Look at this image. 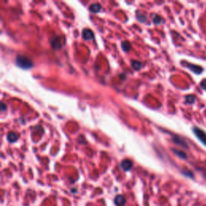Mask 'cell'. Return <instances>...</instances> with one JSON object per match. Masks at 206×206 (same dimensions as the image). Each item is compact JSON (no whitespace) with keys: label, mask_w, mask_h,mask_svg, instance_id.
Instances as JSON below:
<instances>
[{"label":"cell","mask_w":206,"mask_h":206,"mask_svg":"<svg viewBox=\"0 0 206 206\" xmlns=\"http://www.w3.org/2000/svg\"><path fill=\"white\" fill-rule=\"evenodd\" d=\"M152 21L155 24H160L161 23H163V18L159 15H155V16L153 17Z\"/></svg>","instance_id":"5bb4252c"},{"label":"cell","mask_w":206,"mask_h":206,"mask_svg":"<svg viewBox=\"0 0 206 206\" xmlns=\"http://www.w3.org/2000/svg\"><path fill=\"white\" fill-rule=\"evenodd\" d=\"M183 65L188 68L190 71H192L193 73H196V74H201L203 73V68L201 66H200V65H197V64H191V63H188V62H183Z\"/></svg>","instance_id":"3957f363"},{"label":"cell","mask_w":206,"mask_h":206,"mask_svg":"<svg viewBox=\"0 0 206 206\" xmlns=\"http://www.w3.org/2000/svg\"><path fill=\"white\" fill-rule=\"evenodd\" d=\"M133 167V163L130 160H124L121 163V168L122 170H124L125 172L130 171Z\"/></svg>","instance_id":"8992f818"},{"label":"cell","mask_w":206,"mask_h":206,"mask_svg":"<svg viewBox=\"0 0 206 206\" xmlns=\"http://www.w3.org/2000/svg\"><path fill=\"white\" fill-rule=\"evenodd\" d=\"M82 36L85 40H92L94 37V34H93V31L89 28H85L82 31Z\"/></svg>","instance_id":"52a82bcc"},{"label":"cell","mask_w":206,"mask_h":206,"mask_svg":"<svg viewBox=\"0 0 206 206\" xmlns=\"http://www.w3.org/2000/svg\"><path fill=\"white\" fill-rule=\"evenodd\" d=\"M131 43L129 42V41L125 40V41H123V42L122 43V49L124 52H128L129 50L131 49Z\"/></svg>","instance_id":"8fae6325"},{"label":"cell","mask_w":206,"mask_h":206,"mask_svg":"<svg viewBox=\"0 0 206 206\" xmlns=\"http://www.w3.org/2000/svg\"><path fill=\"white\" fill-rule=\"evenodd\" d=\"M89 11L93 13H98L101 10H102V7L99 3H92L89 7Z\"/></svg>","instance_id":"9c48e42d"},{"label":"cell","mask_w":206,"mask_h":206,"mask_svg":"<svg viewBox=\"0 0 206 206\" xmlns=\"http://www.w3.org/2000/svg\"><path fill=\"white\" fill-rule=\"evenodd\" d=\"M2 111H5L6 110H7V106L3 103V102H2L1 103V109H0Z\"/></svg>","instance_id":"e0dca14e"},{"label":"cell","mask_w":206,"mask_h":206,"mask_svg":"<svg viewBox=\"0 0 206 206\" xmlns=\"http://www.w3.org/2000/svg\"><path fill=\"white\" fill-rule=\"evenodd\" d=\"M16 63L17 66L20 67L21 69H28L33 66V63L28 57L25 56H17L16 59Z\"/></svg>","instance_id":"6da1fadb"},{"label":"cell","mask_w":206,"mask_h":206,"mask_svg":"<svg viewBox=\"0 0 206 206\" xmlns=\"http://www.w3.org/2000/svg\"><path fill=\"white\" fill-rule=\"evenodd\" d=\"M19 139L18 135L13 131H11V132H9V133L7 134V140L9 141L10 143H15L16 141H17Z\"/></svg>","instance_id":"30bf717a"},{"label":"cell","mask_w":206,"mask_h":206,"mask_svg":"<svg viewBox=\"0 0 206 206\" xmlns=\"http://www.w3.org/2000/svg\"><path fill=\"white\" fill-rule=\"evenodd\" d=\"M75 190H76L75 188H73V189H72V190H71V192H72V193H77V191H75Z\"/></svg>","instance_id":"ac0fdd59"},{"label":"cell","mask_w":206,"mask_h":206,"mask_svg":"<svg viewBox=\"0 0 206 206\" xmlns=\"http://www.w3.org/2000/svg\"><path fill=\"white\" fill-rule=\"evenodd\" d=\"M193 132L194 133L196 137L200 140V142L202 144H204L206 146V132L203 130L197 127V126H193Z\"/></svg>","instance_id":"7a4b0ae2"},{"label":"cell","mask_w":206,"mask_h":206,"mask_svg":"<svg viewBox=\"0 0 206 206\" xmlns=\"http://www.w3.org/2000/svg\"><path fill=\"white\" fill-rule=\"evenodd\" d=\"M136 17H137L138 20H139V21H140V22H142V23L146 22V17L143 13H137V15H136Z\"/></svg>","instance_id":"9a60e30c"},{"label":"cell","mask_w":206,"mask_h":206,"mask_svg":"<svg viewBox=\"0 0 206 206\" xmlns=\"http://www.w3.org/2000/svg\"><path fill=\"white\" fill-rule=\"evenodd\" d=\"M114 202L116 206H124L126 204V198L124 196L117 195L114 199Z\"/></svg>","instance_id":"5b68a950"},{"label":"cell","mask_w":206,"mask_h":206,"mask_svg":"<svg viewBox=\"0 0 206 206\" xmlns=\"http://www.w3.org/2000/svg\"><path fill=\"white\" fill-rule=\"evenodd\" d=\"M172 142L175 144H176L177 146H181L183 148L188 149V143H187V142L185 141V139H184V138L180 137L179 135H174V136H172Z\"/></svg>","instance_id":"277c9868"},{"label":"cell","mask_w":206,"mask_h":206,"mask_svg":"<svg viewBox=\"0 0 206 206\" xmlns=\"http://www.w3.org/2000/svg\"><path fill=\"white\" fill-rule=\"evenodd\" d=\"M196 101V97L194 95H187L185 97V102L188 104H193Z\"/></svg>","instance_id":"4fadbf2b"},{"label":"cell","mask_w":206,"mask_h":206,"mask_svg":"<svg viewBox=\"0 0 206 206\" xmlns=\"http://www.w3.org/2000/svg\"><path fill=\"white\" fill-rule=\"evenodd\" d=\"M131 66L135 70H139L141 69V67H142V64L139 61H138V60H132L131 61Z\"/></svg>","instance_id":"7c38bea8"},{"label":"cell","mask_w":206,"mask_h":206,"mask_svg":"<svg viewBox=\"0 0 206 206\" xmlns=\"http://www.w3.org/2000/svg\"><path fill=\"white\" fill-rule=\"evenodd\" d=\"M172 151L175 153V155H177L178 157H179L180 159L187 160V158H188V155L184 151H181V150H179V149H172Z\"/></svg>","instance_id":"ba28073f"},{"label":"cell","mask_w":206,"mask_h":206,"mask_svg":"<svg viewBox=\"0 0 206 206\" xmlns=\"http://www.w3.org/2000/svg\"><path fill=\"white\" fill-rule=\"evenodd\" d=\"M200 86H201V89H203L204 90L206 91V78L203 79V80L201 81V83H200Z\"/></svg>","instance_id":"2e32d148"}]
</instances>
